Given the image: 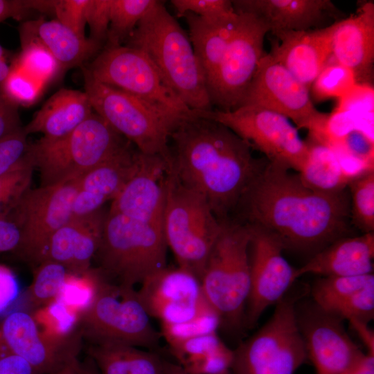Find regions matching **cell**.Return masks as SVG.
Here are the masks:
<instances>
[{"label":"cell","instance_id":"1","mask_svg":"<svg viewBox=\"0 0 374 374\" xmlns=\"http://www.w3.org/2000/svg\"><path fill=\"white\" fill-rule=\"evenodd\" d=\"M249 223L273 233L285 247L317 252L341 238L348 214L343 191L306 185L299 174L267 161L238 204Z\"/></svg>","mask_w":374,"mask_h":374},{"label":"cell","instance_id":"2","mask_svg":"<svg viewBox=\"0 0 374 374\" xmlns=\"http://www.w3.org/2000/svg\"><path fill=\"white\" fill-rule=\"evenodd\" d=\"M169 143L170 168L181 184L204 197L220 221L265 165L231 129L194 111L172 131Z\"/></svg>","mask_w":374,"mask_h":374},{"label":"cell","instance_id":"3","mask_svg":"<svg viewBox=\"0 0 374 374\" xmlns=\"http://www.w3.org/2000/svg\"><path fill=\"white\" fill-rule=\"evenodd\" d=\"M125 42L148 58L168 87L190 109H213L188 34L163 1H157Z\"/></svg>","mask_w":374,"mask_h":374},{"label":"cell","instance_id":"4","mask_svg":"<svg viewBox=\"0 0 374 374\" xmlns=\"http://www.w3.org/2000/svg\"><path fill=\"white\" fill-rule=\"evenodd\" d=\"M250 240L249 224L223 220L200 278L203 294L219 317L220 327L229 330L244 327L250 291Z\"/></svg>","mask_w":374,"mask_h":374},{"label":"cell","instance_id":"5","mask_svg":"<svg viewBox=\"0 0 374 374\" xmlns=\"http://www.w3.org/2000/svg\"><path fill=\"white\" fill-rule=\"evenodd\" d=\"M84 91L93 111L141 153L169 157V139L186 117L95 80L82 67Z\"/></svg>","mask_w":374,"mask_h":374},{"label":"cell","instance_id":"6","mask_svg":"<svg viewBox=\"0 0 374 374\" xmlns=\"http://www.w3.org/2000/svg\"><path fill=\"white\" fill-rule=\"evenodd\" d=\"M223 228L204 197L184 186L168 165L165 179L163 229L177 266L200 280L208 256Z\"/></svg>","mask_w":374,"mask_h":374},{"label":"cell","instance_id":"7","mask_svg":"<svg viewBox=\"0 0 374 374\" xmlns=\"http://www.w3.org/2000/svg\"><path fill=\"white\" fill-rule=\"evenodd\" d=\"M167 248L162 224L108 213L96 254L104 274L134 287L166 267Z\"/></svg>","mask_w":374,"mask_h":374},{"label":"cell","instance_id":"8","mask_svg":"<svg viewBox=\"0 0 374 374\" xmlns=\"http://www.w3.org/2000/svg\"><path fill=\"white\" fill-rule=\"evenodd\" d=\"M128 141L93 112L68 135L41 137L29 144L28 154L39 170L41 186L80 178L105 161Z\"/></svg>","mask_w":374,"mask_h":374},{"label":"cell","instance_id":"9","mask_svg":"<svg viewBox=\"0 0 374 374\" xmlns=\"http://www.w3.org/2000/svg\"><path fill=\"white\" fill-rule=\"evenodd\" d=\"M306 289L292 286L269 321L233 350V374H294L308 359L295 311Z\"/></svg>","mask_w":374,"mask_h":374},{"label":"cell","instance_id":"10","mask_svg":"<svg viewBox=\"0 0 374 374\" xmlns=\"http://www.w3.org/2000/svg\"><path fill=\"white\" fill-rule=\"evenodd\" d=\"M134 287L103 278L94 301L80 317V333L91 344L118 343L153 349L162 337Z\"/></svg>","mask_w":374,"mask_h":374},{"label":"cell","instance_id":"11","mask_svg":"<svg viewBox=\"0 0 374 374\" xmlns=\"http://www.w3.org/2000/svg\"><path fill=\"white\" fill-rule=\"evenodd\" d=\"M202 117L224 125L262 152L270 163L301 172L308 156L306 141L285 116L256 105H244L224 112L216 109L194 111Z\"/></svg>","mask_w":374,"mask_h":374},{"label":"cell","instance_id":"12","mask_svg":"<svg viewBox=\"0 0 374 374\" xmlns=\"http://www.w3.org/2000/svg\"><path fill=\"white\" fill-rule=\"evenodd\" d=\"M240 14L237 29L213 75L206 84L213 108H238L266 53L264 39L268 27L257 17Z\"/></svg>","mask_w":374,"mask_h":374},{"label":"cell","instance_id":"13","mask_svg":"<svg viewBox=\"0 0 374 374\" xmlns=\"http://www.w3.org/2000/svg\"><path fill=\"white\" fill-rule=\"evenodd\" d=\"M244 105L259 106L278 113L292 120L297 129H307L316 136L324 133L329 117L315 108L310 89L269 53L262 57L240 107Z\"/></svg>","mask_w":374,"mask_h":374},{"label":"cell","instance_id":"14","mask_svg":"<svg viewBox=\"0 0 374 374\" xmlns=\"http://www.w3.org/2000/svg\"><path fill=\"white\" fill-rule=\"evenodd\" d=\"M80 179L29 189L9 215L19 228L17 251L25 258L38 265L52 235L72 217Z\"/></svg>","mask_w":374,"mask_h":374},{"label":"cell","instance_id":"15","mask_svg":"<svg viewBox=\"0 0 374 374\" xmlns=\"http://www.w3.org/2000/svg\"><path fill=\"white\" fill-rule=\"evenodd\" d=\"M97 81L182 114L190 109L168 87L154 65L139 50L104 47L87 68Z\"/></svg>","mask_w":374,"mask_h":374},{"label":"cell","instance_id":"16","mask_svg":"<svg viewBox=\"0 0 374 374\" xmlns=\"http://www.w3.org/2000/svg\"><path fill=\"white\" fill-rule=\"evenodd\" d=\"M249 226L250 291L244 326L252 328L264 311L283 298L297 278L296 268L283 256L284 247L280 239L259 226Z\"/></svg>","mask_w":374,"mask_h":374},{"label":"cell","instance_id":"17","mask_svg":"<svg viewBox=\"0 0 374 374\" xmlns=\"http://www.w3.org/2000/svg\"><path fill=\"white\" fill-rule=\"evenodd\" d=\"M299 301L295 308L296 321L317 373L342 374L365 353L350 339L342 319L313 301Z\"/></svg>","mask_w":374,"mask_h":374},{"label":"cell","instance_id":"18","mask_svg":"<svg viewBox=\"0 0 374 374\" xmlns=\"http://www.w3.org/2000/svg\"><path fill=\"white\" fill-rule=\"evenodd\" d=\"M140 285L137 292L145 309L161 324L181 323L215 312L203 294L199 279L179 266H166Z\"/></svg>","mask_w":374,"mask_h":374},{"label":"cell","instance_id":"19","mask_svg":"<svg viewBox=\"0 0 374 374\" xmlns=\"http://www.w3.org/2000/svg\"><path fill=\"white\" fill-rule=\"evenodd\" d=\"M0 345L41 374H53L78 359L75 344L51 341L39 331L33 316L23 310H12L0 321Z\"/></svg>","mask_w":374,"mask_h":374},{"label":"cell","instance_id":"20","mask_svg":"<svg viewBox=\"0 0 374 374\" xmlns=\"http://www.w3.org/2000/svg\"><path fill=\"white\" fill-rule=\"evenodd\" d=\"M168 157L145 154L139 170L112 200L108 213L162 224Z\"/></svg>","mask_w":374,"mask_h":374},{"label":"cell","instance_id":"21","mask_svg":"<svg viewBox=\"0 0 374 374\" xmlns=\"http://www.w3.org/2000/svg\"><path fill=\"white\" fill-rule=\"evenodd\" d=\"M143 154L128 141L112 157L82 176L72 205V215L99 211L112 200L139 170Z\"/></svg>","mask_w":374,"mask_h":374},{"label":"cell","instance_id":"22","mask_svg":"<svg viewBox=\"0 0 374 374\" xmlns=\"http://www.w3.org/2000/svg\"><path fill=\"white\" fill-rule=\"evenodd\" d=\"M334 23L321 28L276 33L277 40L269 53L310 89L332 56Z\"/></svg>","mask_w":374,"mask_h":374},{"label":"cell","instance_id":"23","mask_svg":"<svg viewBox=\"0 0 374 374\" xmlns=\"http://www.w3.org/2000/svg\"><path fill=\"white\" fill-rule=\"evenodd\" d=\"M232 3L237 13L262 20L273 35L323 28L327 21H339L343 15L330 0H234Z\"/></svg>","mask_w":374,"mask_h":374},{"label":"cell","instance_id":"24","mask_svg":"<svg viewBox=\"0 0 374 374\" xmlns=\"http://www.w3.org/2000/svg\"><path fill=\"white\" fill-rule=\"evenodd\" d=\"M332 56L353 71L357 84L371 85L374 61L373 2H364L355 14L334 23Z\"/></svg>","mask_w":374,"mask_h":374},{"label":"cell","instance_id":"25","mask_svg":"<svg viewBox=\"0 0 374 374\" xmlns=\"http://www.w3.org/2000/svg\"><path fill=\"white\" fill-rule=\"evenodd\" d=\"M105 217L100 210L72 216L52 235L40 262L54 261L71 273L89 270L91 259L100 247Z\"/></svg>","mask_w":374,"mask_h":374},{"label":"cell","instance_id":"26","mask_svg":"<svg viewBox=\"0 0 374 374\" xmlns=\"http://www.w3.org/2000/svg\"><path fill=\"white\" fill-rule=\"evenodd\" d=\"M373 232L357 237L339 238L317 251L303 266L296 269L297 279L308 274L326 276H353L373 273Z\"/></svg>","mask_w":374,"mask_h":374},{"label":"cell","instance_id":"27","mask_svg":"<svg viewBox=\"0 0 374 374\" xmlns=\"http://www.w3.org/2000/svg\"><path fill=\"white\" fill-rule=\"evenodd\" d=\"M93 112L84 91L62 88L46 101L24 130L27 135L40 133L44 139H60L72 132Z\"/></svg>","mask_w":374,"mask_h":374},{"label":"cell","instance_id":"28","mask_svg":"<svg viewBox=\"0 0 374 374\" xmlns=\"http://www.w3.org/2000/svg\"><path fill=\"white\" fill-rule=\"evenodd\" d=\"M20 37L21 40L33 39L43 45L62 71L83 64L103 46L90 38L80 37L57 19L28 21L20 28Z\"/></svg>","mask_w":374,"mask_h":374},{"label":"cell","instance_id":"29","mask_svg":"<svg viewBox=\"0 0 374 374\" xmlns=\"http://www.w3.org/2000/svg\"><path fill=\"white\" fill-rule=\"evenodd\" d=\"M183 17L188 24V36L206 85L237 29L240 14L220 19H207L187 12Z\"/></svg>","mask_w":374,"mask_h":374},{"label":"cell","instance_id":"30","mask_svg":"<svg viewBox=\"0 0 374 374\" xmlns=\"http://www.w3.org/2000/svg\"><path fill=\"white\" fill-rule=\"evenodd\" d=\"M87 354L100 374H164L163 359L139 347L118 343L90 344Z\"/></svg>","mask_w":374,"mask_h":374},{"label":"cell","instance_id":"31","mask_svg":"<svg viewBox=\"0 0 374 374\" xmlns=\"http://www.w3.org/2000/svg\"><path fill=\"white\" fill-rule=\"evenodd\" d=\"M308 156L299 175L310 188L326 193L343 191L355 177L343 166L334 150L326 143L309 135L306 141Z\"/></svg>","mask_w":374,"mask_h":374},{"label":"cell","instance_id":"32","mask_svg":"<svg viewBox=\"0 0 374 374\" xmlns=\"http://www.w3.org/2000/svg\"><path fill=\"white\" fill-rule=\"evenodd\" d=\"M373 283V273L353 276H326L316 281L310 292L314 303L332 314L353 294Z\"/></svg>","mask_w":374,"mask_h":374},{"label":"cell","instance_id":"33","mask_svg":"<svg viewBox=\"0 0 374 374\" xmlns=\"http://www.w3.org/2000/svg\"><path fill=\"white\" fill-rule=\"evenodd\" d=\"M32 316L42 334L58 344H69L80 317L78 312L57 299L37 308Z\"/></svg>","mask_w":374,"mask_h":374},{"label":"cell","instance_id":"34","mask_svg":"<svg viewBox=\"0 0 374 374\" xmlns=\"http://www.w3.org/2000/svg\"><path fill=\"white\" fill-rule=\"evenodd\" d=\"M157 0H111L110 23L104 47L122 46Z\"/></svg>","mask_w":374,"mask_h":374},{"label":"cell","instance_id":"35","mask_svg":"<svg viewBox=\"0 0 374 374\" xmlns=\"http://www.w3.org/2000/svg\"><path fill=\"white\" fill-rule=\"evenodd\" d=\"M34 168L26 153L15 166L0 175V219L8 217L30 189Z\"/></svg>","mask_w":374,"mask_h":374},{"label":"cell","instance_id":"36","mask_svg":"<svg viewBox=\"0 0 374 374\" xmlns=\"http://www.w3.org/2000/svg\"><path fill=\"white\" fill-rule=\"evenodd\" d=\"M103 278L91 269L82 273L68 272L55 299L81 315L94 301Z\"/></svg>","mask_w":374,"mask_h":374},{"label":"cell","instance_id":"37","mask_svg":"<svg viewBox=\"0 0 374 374\" xmlns=\"http://www.w3.org/2000/svg\"><path fill=\"white\" fill-rule=\"evenodd\" d=\"M357 84L356 76L348 67L335 62L327 64L310 87L313 99L317 102L330 98L341 99Z\"/></svg>","mask_w":374,"mask_h":374},{"label":"cell","instance_id":"38","mask_svg":"<svg viewBox=\"0 0 374 374\" xmlns=\"http://www.w3.org/2000/svg\"><path fill=\"white\" fill-rule=\"evenodd\" d=\"M37 265L26 292L28 301L36 309L57 298L69 272L65 267L51 260Z\"/></svg>","mask_w":374,"mask_h":374},{"label":"cell","instance_id":"39","mask_svg":"<svg viewBox=\"0 0 374 374\" xmlns=\"http://www.w3.org/2000/svg\"><path fill=\"white\" fill-rule=\"evenodd\" d=\"M21 51L13 65L41 80L46 85L55 80L63 71L52 54L33 39L21 40Z\"/></svg>","mask_w":374,"mask_h":374},{"label":"cell","instance_id":"40","mask_svg":"<svg viewBox=\"0 0 374 374\" xmlns=\"http://www.w3.org/2000/svg\"><path fill=\"white\" fill-rule=\"evenodd\" d=\"M348 186L351 195L353 218L364 233L374 230V168L353 178Z\"/></svg>","mask_w":374,"mask_h":374},{"label":"cell","instance_id":"41","mask_svg":"<svg viewBox=\"0 0 374 374\" xmlns=\"http://www.w3.org/2000/svg\"><path fill=\"white\" fill-rule=\"evenodd\" d=\"M46 86L39 79L12 64L8 78L0 87V93L18 107H29L37 100Z\"/></svg>","mask_w":374,"mask_h":374},{"label":"cell","instance_id":"42","mask_svg":"<svg viewBox=\"0 0 374 374\" xmlns=\"http://www.w3.org/2000/svg\"><path fill=\"white\" fill-rule=\"evenodd\" d=\"M224 344L217 332L202 335L171 343L172 355L182 368L213 353Z\"/></svg>","mask_w":374,"mask_h":374},{"label":"cell","instance_id":"43","mask_svg":"<svg viewBox=\"0 0 374 374\" xmlns=\"http://www.w3.org/2000/svg\"><path fill=\"white\" fill-rule=\"evenodd\" d=\"M161 335L168 344L190 337L217 332L220 320L212 312L190 321L175 324H161Z\"/></svg>","mask_w":374,"mask_h":374},{"label":"cell","instance_id":"44","mask_svg":"<svg viewBox=\"0 0 374 374\" xmlns=\"http://www.w3.org/2000/svg\"><path fill=\"white\" fill-rule=\"evenodd\" d=\"M179 17L187 12L207 19H220L235 16L237 12L229 0H172Z\"/></svg>","mask_w":374,"mask_h":374},{"label":"cell","instance_id":"45","mask_svg":"<svg viewBox=\"0 0 374 374\" xmlns=\"http://www.w3.org/2000/svg\"><path fill=\"white\" fill-rule=\"evenodd\" d=\"M89 0L53 1L57 19L81 37H86L84 28Z\"/></svg>","mask_w":374,"mask_h":374},{"label":"cell","instance_id":"46","mask_svg":"<svg viewBox=\"0 0 374 374\" xmlns=\"http://www.w3.org/2000/svg\"><path fill=\"white\" fill-rule=\"evenodd\" d=\"M111 0H89L86 22L90 29V38L103 46L107 41L110 23Z\"/></svg>","mask_w":374,"mask_h":374},{"label":"cell","instance_id":"47","mask_svg":"<svg viewBox=\"0 0 374 374\" xmlns=\"http://www.w3.org/2000/svg\"><path fill=\"white\" fill-rule=\"evenodd\" d=\"M24 127L0 140V175L15 166L27 153L29 143Z\"/></svg>","mask_w":374,"mask_h":374},{"label":"cell","instance_id":"48","mask_svg":"<svg viewBox=\"0 0 374 374\" xmlns=\"http://www.w3.org/2000/svg\"><path fill=\"white\" fill-rule=\"evenodd\" d=\"M20 294L19 280L8 267L0 264V314L6 312Z\"/></svg>","mask_w":374,"mask_h":374},{"label":"cell","instance_id":"49","mask_svg":"<svg viewBox=\"0 0 374 374\" xmlns=\"http://www.w3.org/2000/svg\"><path fill=\"white\" fill-rule=\"evenodd\" d=\"M22 127L19 107L0 93V140Z\"/></svg>","mask_w":374,"mask_h":374},{"label":"cell","instance_id":"50","mask_svg":"<svg viewBox=\"0 0 374 374\" xmlns=\"http://www.w3.org/2000/svg\"><path fill=\"white\" fill-rule=\"evenodd\" d=\"M0 374H41L20 357L0 346Z\"/></svg>","mask_w":374,"mask_h":374},{"label":"cell","instance_id":"51","mask_svg":"<svg viewBox=\"0 0 374 374\" xmlns=\"http://www.w3.org/2000/svg\"><path fill=\"white\" fill-rule=\"evenodd\" d=\"M21 233L16 222L10 217L0 219V253L17 250Z\"/></svg>","mask_w":374,"mask_h":374},{"label":"cell","instance_id":"52","mask_svg":"<svg viewBox=\"0 0 374 374\" xmlns=\"http://www.w3.org/2000/svg\"><path fill=\"white\" fill-rule=\"evenodd\" d=\"M30 9V1L0 0V23L8 18L21 19Z\"/></svg>","mask_w":374,"mask_h":374},{"label":"cell","instance_id":"53","mask_svg":"<svg viewBox=\"0 0 374 374\" xmlns=\"http://www.w3.org/2000/svg\"><path fill=\"white\" fill-rule=\"evenodd\" d=\"M349 322L368 349V353L374 355V333L368 328V323L357 320Z\"/></svg>","mask_w":374,"mask_h":374},{"label":"cell","instance_id":"54","mask_svg":"<svg viewBox=\"0 0 374 374\" xmlns=\"http://www.w3.org/2000/svg\"><path fill=\"white\" fill-rule=\"evenodd\" d=\"M342 374H374V355L364 354L359 360Z\"/></svg>","mask_w":374,"mask_h":374},{"label":"cell","instance_id":"55","mask_svg":"<svg viewBox=\"0 0 374 374\" xmlns=\"http://www.w3.org/2000/svg\"><path fill=\"white\" fill-rule=\"evenodd\" d=\"M164 374H189L179 364L163 359ZM222 374H232L231 371Z\"/></svg>","mask_w":374,"mask_h":374},{"label":"cell","instance_id":"56","mask_svg":"<svg viewBox=\"0 0 374 374\" xmlns=\"http://www.w3.org/2000/svg\"><path fill=\"white\" fill-rule=\"evenodd\" d=\"M76 370L78 374H100L91 361L86 363L78 360L76 363Z\"/></svg>","mask_w":374,"mask_h":374},{"label":"cell","instance_id":"57","mask_svg":"<svg viewBox=\"0 0 374 374\" xmlns=\"http://www.w3.org/2000/svg\"><path fill=\"white\" fill-rule=\"evenodd\" d=\"M12 65H8L6 56L0 59V87L8 78Z\"/></svg>","mask_w":374,"mask_h":374},{"label":"cell","instance_id":"58","mask_svg":"<svg viewBox=\"0 0 374 374\" xmlns=\"http://www.w3.org/2000/svg\"><path fill=\"white\" fill-rule=\"evenodd\" d=\"M78 360V359L72 361L53 374H78L76 370V363Z\"/></svg>","mask_w":374,"mask_h":374},{"label":"cell","instance_id":"59","mask_svg":"<svg viewBox=\"0 0 374 374\" xmlns=\"http://www.w3.org/2000/svg\"><path fill=\"white\" fill-rule=\"evenodd\" d=\"M5 57V51L3 48L0 45V59Z\"/></svg>","mask_w":374,"mask_h":374}]
</instances>
